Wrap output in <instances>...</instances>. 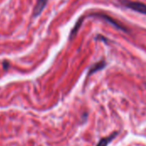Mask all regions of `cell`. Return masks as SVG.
<instances>
[{
  "instance_id": "6da1fadb",
  "label": "cell",
  "mask_w": 146,
  "mask_h": 146,
  "mask_svg": "<svg viewBox=\"0 0 146 146\" xmlns=\"http://www.w3.org/2000/svg\"><path fill=\"white\" fill-rule=\"evenodd\" d=\"M120 3L126 8L130 9L133 11L146 15V4L139 2H133L130 0H120Z\"/></svg>"
},
{
  "instance_id": "7a4b0ae2",
  "label": "cell",
  "mask_w": 146,
  "mask_h": 146,
  "mask_svg": "<svg viewBox=\"0 0 146 146\" xmlns=\"http://www.w3.org/2000/svg\"><path fill=\"white\" fill-rule=\"evenodd\" d=\"M92 15V16H97V17H99V18H102L103 20H104V21H106L107 22H109V23H110L111 25H113V26H115L116 28H118L119 30H121V31H123V32H127V28H125L123 26H121V24H119V23H117L114 19H112L111 17H110V16H108L107 15H104V14H92V15Z\"/></svg>"
},
{
  "instance_id": "3957f363",
  "label": "cell",
  "mask_w": 146,
  "mask_h": 146,
  "mask_svg": "<svg viewBox=\"0 0 146 146\" xmlns=\"http://www.w3.org/2000/svg\"><path fill=\"white\" fill-rule=\"evenodd\" d=\"M46 3H47V0H38L33 9V16H38V15H40V13L44 9Z\"/></svg>"
},
{
  "instance_id": "277c9868",
  "label": "cell",
  "mask_w": 146,
  "mask_h": 146,
  "mask_svg": "<svg viewBox=\"0 0 146 146\" xmlns=\"http://www.w3.org/2000/svg\"><path fill=\"white\" fill-rule=\"evenodd\" d=\"M105 66H106V62H105L104 61L98 62V63H96L95 65H93V66L91 68V69H90V72H89V74H93V73H95V72H97V71H98V70H101V69H103V68H104Z\"/></svg>"
},
{
  "instance_id": "5b68a950",
  "label": "cell",
  "mask_w": 146,
  "mask_h": 146,
  "mask_svg": "<svg viewBox=\"0 0 146 146\" xmlns=\"http://www.w3.org/2000/svg\"><path fill=\"white\" fill-rule=\"evenodd\" d=\"M116 135H117V133H114L113 135H110V137H107V138H104V139H102L99 142H98V144L96 146H107L115 137H116Z\"/></svg>"
}]
</instances>
